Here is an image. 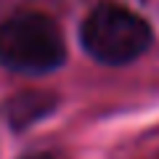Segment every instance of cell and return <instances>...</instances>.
Instances as JSON below:
<instances>
[{"instance_id":"cell-1","label":"cell","mask_w":159,"mask_h":159,"mask_svg":"<svg viewBox=\"0 0 159 159\" xmlns=\"http://www.w3.org/2000/svg\"><path fill=\"white\" fill-rule=\"evenodd\" d=\"M66 58L58 27L43 13H16L0 24V64L21 74H45Z\"/></svg>"},{"instance_id":"cell-4","label":"cell","mask_w":159,"mask_h":159,"mask_svg":"<svg viewBox=\"0 0 159 159\" xmlns=\"http://www.w3.org/2000/svg\"><path fill=\"white\" fill-rule=\"evenodd\" d=\"M27 159H56L53 154H34V157H27Z\"/></svg>"},{"instance_id":"cell-3","label":"cell","mask_w":159,"mask_h":159,"mask_svg":"<svg viewBox=\"0 0 159 159\" xmlns=\"http://www.w3.org/2000/svg\"><path fill=\"white\" fill-rule=\"evenodd\" d=\"M53 106H56V98H53L51 93L29 90V93H19L11 101H6L3 114H6V119L11 122V127L24 130V127H29L32 122L48 117V114L53 111Z\"/></svg>"},{"instance_id":"cell-2","label":"cell","mask_w":159,"mask_h":159,"mask_svg":"<svg viewBox=\"0 0 159 159\" xmlns=\"http://www.w3.org/2000/svg\"><path fill=\"white\" fill-rule=\"evenodd\" d=\"M82 48L101 64H130L148 51L151 27L138 13L114 3L93 8L80 29Z\"/></svg>"}]
</instances>
